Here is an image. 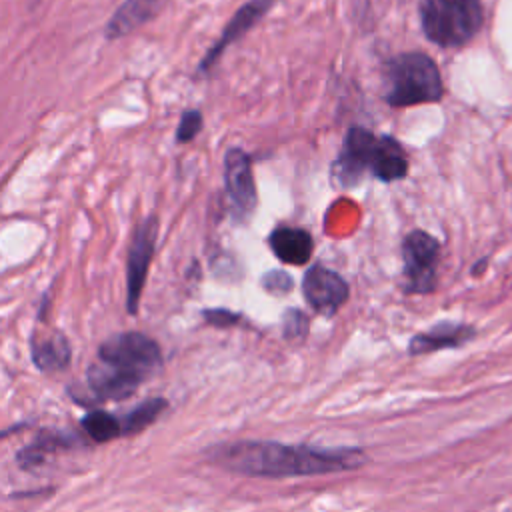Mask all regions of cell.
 <instances>
[{"instance_id":"6da1fadb","label":"cell","mask_w":512,"mask_h":512,"mask_svg":"<svg viewBox=\"0 0 512 512\" xmlns=\"http://www.w3.org/2000/svg\"><path fill=\"white\" fill-rule=\"evenodd\" d=\"M208 460L242 476L290 478L342 472L362 466L368 456L360 448H312L270 440H238L208 450Z\"/></svg>"},{"instance_id":"7a4b0ae2","label":"cell","mask_w":512,"mask_h":512,"mask_svg":"<svg viewBox=\"0 0 512 512\" xmlns=\"http://www.w3.org/2000/svg\"><path fill=\"white\" fill-rule=\"evenodd\" d=\"M162 366L160 346L142 332H120L98 348V360L90 364L86 382L98 402L126 400L138 386Z\"/></svg>"},{"instance_id":"3957f363","label":"cell","mask_w":512,"mask_h":512,"mask_svg":"<svg viewBox=\"0 0 512 512\" xmlns=\"http://www.w3.org/2000/svg\"><path fill=\"white\" fill-rule=\"evenodd\" d=\"M408 174V156L402 144L384 134L376 136L364 126L348 128L342 150L332 164V180L340 188H352L364 176L380 182H396Z\"/></svg>"},{"instance_id":"277c9868","label":"cell","mask_w":512,"mask_h":512,"mask_svg":"<svg viewBox=\"0 0 512 512\" xmlns=\"http://www.w3.org/2000/svg\"><path fill=\"white\" fill-rule=\"evenodd\" d=\"M384 100L394 108L438 102L444 96L436 62L422 52H404L386 64Z\"/></svg>"},{"instance_id":"5b68a950","label":"cell","mask_w":512,"mask_h":512,"mask_svg":"<svg viewBox=\"0 0 512 512\" xmlns=\"http://www.w3.org/2000/svg\"><path fill=\"white\" fill-rule=\"evenodd\" d=\"M484 14L480 0H420V24L426 38L442 48L470 42Z\"/></svg>"},{"instance_id":"8992f818","label":"cell","mask_w":512,"mask_h":512,"mask_svg":"<svg viewBox=\"0 0 512 512\" xmlns=\"http://www.w3.org/2000/svg\"><path fill=\"white\" fill-rule=\"evenodd\" d=\"M404 290L408 294H430L438 282L440 244L424 230H412L402 240Z\"/></svg>"},{"instance_id":"52a82bcc","label":"cell","mask_w":512,"mask_h":512,"mask_svg":"<svg viewBox=\"0 0 512 512\" xmlns=\"http://www.w3.org/2000/svg\"><path fill=\"white\" fill-rule=\"evenodd\" d=\"M158 238V218L148 216L144 218L132 234L126 254V310L130 314L138 312L140 296L146 284L148 268L154 256Z\"/></svg>"},{"instance_id":"ba28073f","label":"cell","mask_w":512,"mask_h":512,"mask_svg":"<svg viewBox=\"0 0 512 512\" xmlns=\"http://www.w3.org/2000/svg\"><path fill=\"white\" fill-rule=\"evenodd\" d=\"M224 184L236 220H248L256 208V184L252 160L242 148H230L224 156Z\"/></svg>"},{"instance_id":"9c48e42d","label":"cell","mask_w":512,"mask_h":512,"mask_svg":"<svg viewBox=\"0 0 512 512\" xmlns=\"http://www.w3.org/2000/svg\"><path fill=\"white\" fill-rule=\"evenodd\" d=\"M302 294L314 312L332 316L348 300L350 288L338 272L322 264H314L304 274Z\"/></svg>"},{"instance_id":"30bf717a","label":"cell","mask_w":512,"mask_h":512,"mask_svg":"<svg viewBox=\"0 0 512 512\" xmlns=\"http://www.w3.org/2000/svg\"><path fill=\"white\" fill-rule=\"evenodd\" d=\"M274 0H248L244 6H240L236 10V14L230 18V22L226 24L224 32L220 34V38L214 42V46L204 54L202 62L198 64V72L204 74L208 72L216 62L218 58L222 56V52L234 42V40H240L272 6Z\"/></svg>"},{"instance_id":"8fae6325","label":"cell","mask_w":512,"mask_h":512,"mask_svg":"<svg viewBox=\"0 0 512 512\" xmlns=\"http://www.w3.org/2000/svg\"><path fill=\"white\" fill-rule=\"evenodd\" d=\"M476 336L474 326L456 324V322H440L426 332H418L408 342V354L420 356L430 354L444 348H460Z\"/></svg>"},{"instance_id":"7c38bea8","label":"cell","mask_w":512,"mask_h":512,"mask_svg":"<svg viewBox=\"0 0 512 512\" xmlns=\"http://www.w3.org/2000/svg\"><path fill=\"white\" fill-rule=\"evenodd\" d=\"M168 0H124L104 28L106 40H118L152 20Z\"/></svg>"},{"instance_id":"4fadbf2b","label":"cell","mask_w":512,"mask_h":512,"mask_svg":"<svg viewBox=\"0 0 512 512\" xmlns=\"http://www.w3.org/2000/svg\"><path fill=\"white\" fill-rule=\"evenodd\" d=\"M270 248L274 256L292 266H304L310 262L314 252V240L308 230L296 226H280L276 228L270 238Z\"/></svg>"},{"instance_id":"5bb4252c","label":"cell","mask_w":512,"mask_h":512,"mask_svg":"<svg viewBox=\"0 0 512 512\" xmlns=\"http://www.w3.org/2000/svg\"><path fill=\"white\" fill-rule=\"evenodd\" d=\"M32 360L40 370H62L70 362V344L64 334H34L30 340Z\"/></svg>"},{"instance_id":"9a60e30c","label":"cell","mask_w":512,"mask_h":512,"mask_svg":"<svg viewBox=\"0 0 512 512\" xmlns=\"http://www.w3.org/2000/svg\"><path fill=\"white\" fill-rule=\"evenodd\" d=\"M62 446H66V440L62 436H58L54 432H42L28 446H24L18 452L16 460H18L20 468L32 470V468L40 466L48 458V454H52L54 450H58Z\"/></svg>"},{"instance_id":"2e32d148","label":"cell","mask_w":512,"mask_h":512,"mask_svg":"<svg viewBox=\"0 0 512 512\" xmlns=\"http://www.w3.org/2000/svg\"><path fill=\"white\" fill-rule=\"evenodd\" d=\"M166 400L164 398H150L136 408H132L124 418H122V432L124 434H136L148 428L164 410H166Z\"/></svg>"},{"instance_id":"e0dca14e","label":"cell","mask_w":512,"mask_h":512,"mask_svg":"<svg viewBox=\"0 0 512 512\" xmlns=\"http://www.w3.org/2000/svg\"><path fill=\"white\" fill-rule=\"evenodd\" d=\"M82 428L96 442H108L122 436V420L104 410H94L82 420Z\"/></svg>"},{"instance_id":"ac0fdd59","label":"cell","mask_w":512,"mask_h":512,"mask_svg":"<svg viewBox=\"0 0 512 512\" xmlns=\"http://www.w3.org/2000/svg\"><path fill=\"white\" fill-rule=\"evenodd\" d=\"M202 126H204V118H202L200 110H196V108L184 110L180 116L178 128H176V142L186 144V142L194 140L198 136V132L202 130Z\"/></svg>"},{"instance_id":"d6986e66","label":"cell","mask_w":512,"mask_h":512,"mask_svg":"<svg viewBox=\"0 0 512 512\" xmlns=\"http://www.w3.org/2000/svg\"><path fill=\"white\" fill-rule=\"evenodd\" d=\"M282 332H284V338L290 342L304 340L308 334V318L296 308L286 310L282 316Z\"/></svg>"},{"instance_id":"ffe728a7","label":"cell","mask_w":512,"mask_h":512,"mask_svg":"<svg viewBox=\"0 0 512 512\" xmlns=\"http://www.w3.org/2000/svg\"><path fill=\"white\" fill-rule=\"evenodd\" d=\"M262 286L270 292V294H276V296H282L286 292L292 290V278L282 272V270H272V272H266L264 278H262Z\"/></svg>"},{"instance_id":"44dd1931","label":"cell","mask_w":512,"mask_h":512,"mask_svg":"<svg viewBox=\"0 0 512 512\" xmlns=\"http://www.w3.org/2000/svg\"><path fill=\"white\" fill-rule=\"evenodd\" d=\"M202 316L206 318V322H208V324H212V326H220V328H224V326H234V324H238V322L242 320L236 312L222 310V308H216V310H204V312H202Z\"/></svg>"}]
</instances>
